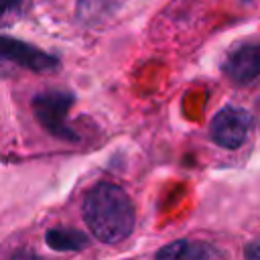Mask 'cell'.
Returning <instances> with one entry per match:
<instances>
[{"label":"cell","instance_id":"8992f818","mask_svg":"<svg viewBox=\"0 0 260 260\" xmlns=\"http://www.w3.org/2000/svg\"><path fill=\"white\" fill-rule=\"evenodd\" d=\"M219 256H223V252H219L217 248H213L205 242H191V240L171 242L169 246H165L156 252V258H171V260H183V258L205 260V258H219Z\"/></svg>","mask_w":260,"mask_h":260},{"label":"cell","instance_id":"5b68a950","mask_svg":"<svg viewBox=\"0 0 260 260\" xmlns=\"http://www.w3.org/2000/svg\"><path fill=\"white\" fill-rule=\"evenodd\" d=\"M225 75L236 83H250L260 75V43H248L234 49L225 63Z\"/></svg>","mask_w":260,"mask_h":260},{"label":"cell","instance_id":"ba28073f","mask_svg":"<svg viewBox=\"0 0 260 260\" xmlns=\"http://www.w3.org/2000/svg\"><path fill=\"white\" fill-rule=\"evenodd\" d=\"M126 0H77V18L85 24H93L114 14Z\"/></svg>","mask_w":260,"mask_h":260},{"label":"cell","instance_id":"30bf717a","mask_svg":"<svg viewBox=\"0 0 260 260\" xmlns=\"http://www.w3.org/2000/svg\"><path fill=\"white\" fill-rule=\"evenodd\" d=\"M244 254H246V258H260V240L250 242V244L246 246Z\"/></svg>","mask_w":260,"mask_h":260},{"label":"cell","instance_id":"9c48e42d","mask_svg":"<svg viewBox=\"0 0 260 260\" xmlns=\"http://www.w3.org/2000/svg\"><path fill=\"white\" fill-rule=\"evenodd\" d=\"M24 0H0V28L12 24L22 12Z\"/></svg>","mask_w":260,"mask_h":260},{"label":"cell","instance_id":"7a4b0ae2","mask_svg":"<svg viewBox=\"0 0 260 260\" xmlns=\"http://www.w3.org/2000/svg\"><path fill=\"white\" fill-rule=\"evenodd\" d=\"M32 112L41 126L53 136L77 142L79 136L67 126V114L73 106V93L65 89H47L32 98Z\"/></svg>","mask_w":260,"mask_h":260},{"label":"cell","instance_id":"3957f363","mask_svg":"<svg viewBox=\"0 0 260 260\" xmlns=\"http://www.w3.org/2000/svg\"><path fill=\"white\" fill-rule=\"evenodd\" d=\"M0 61L12 63L37 73L55 71L59 67V59L55 55H49L30 43H24L12 37H2V35H0Z\"/></svg>","mask_w":260,"mask_h":260},{"label":"cell","instance_id":"277c9868","mask_svg":"<svg viewBox=\"0 0 260 260\" xmlns=\"http://www.w3.org/2000/svg\"><path fill=\"white\" fill-rule=\"evenodd\" d=\"M250 126H252V120L246 110L228 106V108H221L213 116L209 130H211V138L215 144L223 148H238L248 138Z\"/></svg>","mask_w":260,"mask_h":260},{"label":"cell","instance_id":"52a82bcc","mask_svg":"<svg viewBox=\"0 0 260 260\" xmlns=\"http://www.w3.org/2000/svg\"><path fill=\"white\" fill-rule=\"evenodd\" d=\"M45 242L51 250L57 252H75L89 244L87 236L73 228H51L45 234Z\"/></svg>","mask_w":260,"mask_h":260},{"label":"cell","instance_id":"6da1fadb","mask_svg":"<svg viewBox=\"0 0 260 260\" xmlns=\"http://www.w3.org/2000/svg\"><path fill=\"white\" fill-rule=\"evenodd\" d=\"M83 221L104 244H118L134 230V205L126 191L114 183L102 181L83 197Z\"/></svg>","mask_w":260,"mask_h":260}]
</instances>
